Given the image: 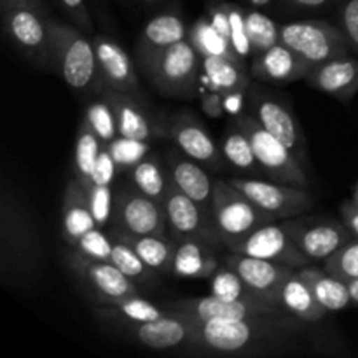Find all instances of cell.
Here are the masks:
<instances>
[{
	"instance_id": "cell-6",
	"label": "cell",
	"mask_w": 358,
	"mask_h": 358,
	"mask_svg": "<svg viewBox=\"0 0 358 358\" xmlns=\"http://www.w3.org/2000/svg\"><path fill=\"white\" fill-rule=\"evenodd\" d=\"M212 213L226 248L243 240L262 224L271 222V219L261 212L243 191H240L231 180L222 178L213 182Z\"/></svg>"
},
{
	"instance_id": "cell-40",
	"label": "cell",
	"mask_w": 358,
	"mask_h": 358,
	"mask_svg": "<svg viewBox=\"0 0 358 358\" xmlns=\"http://www.w3.org/2000/svg\"><path fill=\"white\" fill-rule=\"evenodd\" d=\"M112 240H114V238H112ZM110 262L114 266H117V268L121 269L131 282H135L140 289H142V287L154 285L157 275H159V273L152 271L129 245L122 243V241L119 240H114Z\"/></svg>"
},
{
	"instance_id": "cell-43",
	"label": "cell",
	"mask_w": 358,
	"mask_h": 358,
	"mask_svg": "<svg viewBox=\"0 0 358 358\" xmlns=\"http://www.w3.org/2000/svg\"><path fill=\"white\" fill-rule=\"evenodd\" d=\"M324 269L341 280L358 278V238L350 240L332 257L324 262Z\"/></svg>"
},
{
	"instance_id": "cell-54",
	"label": "cell",
	"mask_w": 358,
	"mask_h": 358,
	"mask_svg": "<svg viewBox=\"0 0 358 358\" xmlns=\"http://www.w3.org/2000/svg\"><path fill=\"white\" fill-rule=\"evenodd\" d=\"M247 3L250 7H255V9H269L276 3V0H247Z\"/></svg>"
},
{
	"instance_id": "cell-48",
	"label": "cell",
	"mask_w": 358,
	"mask_h": 358,
	"mask_svg": "<svg viewBox=\"0 0 358 358\" xmlns=\"http://www.w3.org/2000/svg\"><path fill=\"white\" fill-rule=\"evenodd\" d=\"M339 0H276V7L283 14L318 13L338 6Z\"/></svg>"
},
{
	"instance_id": "cell-39",
	"label": "cell",
	"mask_w": 358,
	"mask_h": 358,
	"mask_svg": "<svg viewBox=\"0 0 358 358\" xmlns=\"http://www.w3.org/2000/svg\"><path fill=\"white\" fill-rule=\"evenodd\" d=\"M245 20H247V31L248 41H250L252 58H255L261 52L268 51L269 48L278 44L280 24H276L264 10L250 7V9L245 10Z\"/></svg>"
},
{
	"instance_id": "cell-49",
	"label": "cell",
	"mask_w": 358,
	"mask_h": 358,
	"mask_svg": "<svg viewBox=\"0 0 358 358\" xmlns=\"http://www.w3.org/2000/svg\"><path fill=\"white\" fill-rule=\"evenodd\" d=\"M119 170L115 161L112 159L110 152L107 150V147H103L98 156L96 164L93 168V173H91V182L93 184H101V185H112L114 184L115 177H117ZM90 182V184H91Z\"/></svg>"
},
{
	"instance_id": "cell-12",
	"label": "cell",
	"mask_w": 358,
	"mask_h": 358,
	"mask_svg": "<svg viewBox=\"0 0 358 358\" xmlns=\"http://www.w3.org/2000/svg\"><path fill=\"white\" fill-rule=\"evenodd\" d=\"M103 324L121 338L129 339L143 348L161 350V352L187 348L191 339V324L187 317L171 310L166 317L156 320H108Z\"/></svg>"
},
{
	"instance_id": "cell-44",
	"label": "cell",
	"mask_w": 358,
	"mask_h": 358,
	"mask_svg": "<svg viewBox=\"0 0 358 358\" xmlns=\"http://www.w3.org/2000/svg\"><path fill=\"white\" fill-rule=\"evenodd\" d=\"M76 250L83 252L84 255H90L93 259L100 261H108L112 259V248H114V240L108 233H103L101 227H94L90 233L84 234L83 238L72 245Z\"/></svg>"
},
{
	"instance_id": "cell-58",
	"label": "cell",
	"mask_w": 358,
	"mask_h": 358,
	"mask_svg": "<svg viewBox=\"0 0 358 358\" xmlns=\"http://www.w3.org/2000/svg\"><path fill=\"white\" fill-rule=\"evenodd\" d=\"M121 2H122V3H126V2H128V0H121Z\"/></svg>"
},
{
	"instance_id": "cell-3",
	"label": "cell",
	"mask_w": 358,
	"mask_h": 358,
	"mask_svg": "<svg viewBox=\"0 0 358 358\" xmlns=\"http://www.w3.org/2000/svg\"><path fill=\"white\" fill-rule=\"evenodd\" d=\"M51 66L77 93L100 96L107 90L101 77L93 37L79 27L49 17Z\"/></svg>"
},
{
	"instance_id": "cell-7",
	"label": "cell",
	"mask_w": 358,
	"mask_h": 358,
	"mask_svg": "<svg viewBox=\"0 0 358 358\" xmlns=\"http://www.w3.org/2000/svg\"><path fill=\"white\" fill-rule=\"evenodd\" d=\"M280 42L294 49L313 66L353 52L341 27L325 20H301L280 24Z\"/></svg>"
},
{
	"instance_id": "cell-45",
	"label": "cell",
	"mask_w": 358,
	"mask_h": 358,
	"mask_svg": "<svg viewBox=\"0 0 358 358\" xmlns=\"http://www.w3.org/2000/svg\"><path fill=\"white\" fill-rule=\"evenodd\" d=\"M87 194H90L91 212L98 227H105L112 219V208H114V189L112 185L93 184L87 185Z\"/></svg>"
},
{
	"instance_id": "cell-5",
	"label": "cell",
	"mask_w": 358,
	"mask_h": 358,
	"mask_svg": "<svg viewBox=\"0 0 358 358\" xmlns=\"http://www.w3.org/2000/svg\"><path fill=\"white\" fill-rule=\"evenodd\" d=\"M65 262L93 306H112L124 297L140 294V287L112 262L84 255L73 247L65 255Z\"/></svg>"
},
{
	"instance_id": "cell-37",
	"label": "cell",
	"mask_w": 358,
	"mask_h": 358,
	"mask_svg": "<svg viewBox=\"0 0 358 358\" xmlns=\"http://www.w3.org/2000/svg\"><path fill=\"white\" fill-rule=\"evenodd\" d=\"M103 147L105 143L94 135V131L90 128V124L83 119L79 124V129H77L72 173L76 175L86 187L90 185L91 173H93V168L94 164H96V159Z\"/></svg>"
},
{
	"instance_id": "cell-29",
	"label": "cell",
	"mask_w": 358,
	"mask_h": 358,
	"mask_svg": "<svg viewBox=\"0 0 358 358\" xmlns=\"http://www.w3.org/2000/svg\"><path fill=\"white\" fill-rule=\"evenodd\" d=\"M108 234L114 240L129 245L152 271L159 273V275L171 273V264H173L175 250H177V240L168 238L166 234H163V236L161 234H142V236L128 234L124 231L115 229V227H110Z\"/></svg>"
},
{
	"instance_id": "cell-22",
	"label": "cell",
	"mask_w": 358,
	"mask_h": 358,
	"mask_svg": "<svg viewBox=\"0 0 358 358\" xmlns=\"http://www.w3.org/2000/svg\"><path fill=\"white\" fill-rule=\"evenodd\" d=\"M306 80L320 93L350 105L358 93V58L345 55L320 63L313 66Z\"/></svg>"
},
{
	"instance_id": "cell-50",
	"label": "cell",
	"mask_w": 358,
	"mask_h": 358,
	"mask_svg": "<svg viewBox=\"0 0 358 358\" xmlns=\"http://www.w3.org/2000/svg\"><path fill=\"white\" fill-rule=\"evenodd\" d=\"M199 100H201V107L205 114L212 119L222 117L224 114V96L215 90H205L199 93Z\"/></svg>"
},
{
	"instance_id": "cell-55",
	"label": "cell",
	"mask_w": 358,
	"mask_h": 358,
	"mask_svg": "<svg viewBox=\"0 0 358 358\" xmlns=\"http://www.w3.org/2000/svg\"><path fill=\"white\" fill-rule=\"evenodd\" d=\"M17 3H34V6H44V0H2V7L17 6Z\"/></svg>"
},
{
	"instance_id": "cell-46",
	"label": "cell",
	"mask_w": 358,
	"mask_h": 358,
	"mask_svg": "<svg viewBox=\"0 0 358 358\" xmlns=\"http://www.w3.org/2000/svg\"><path fill=\"white\" fill-rule=\"evenodd\" d=\"M338 24L345 31L352 51L358 55V0H339L336 6Z\"/></svg>"
},
{
	"instance_id": "cell-17",
	"label": "cell",
	"mask_w": 358,
	"mask_h": 358,
	"mask_svg": "<svg viewBox=\"0 0 358 358\" xmlns=\"http://www.w3.org/2000/svg\"><path fill=\"white\" fill-rule=\"evenodd\" d=\"M187 35V21L182 13L180 0H177L166 9L154 13L142 28L135 42V63L143 72L164 49L185 41Z\"/></svg>"
},
{
	"instance_id": "cell-8",
	"label": "cell",
	"mask_w": 358,
	"mask_h": 358,
	"mask_svg": "<svg viewBox=\"0 0 358 358\" xmlns=\"http://www.w3.org/2000/svg\"><path fill=\"white\" fill-rule=\"evenodd\" d=\"M2 23L17 51L37 66H51V35L45 7L17 3L2 7Z\"/></svg>"
},
{
	"instance_id": "cell-53",
	"label": "cell",
	"mask_w": 358,
	"mask_h": 358,
	"mask_svg": "<svg viewBox=\"0 0 358 358\" xmlns=\"http://www.w3.org/2000/svg\"><path fill=\"white\" fill-rule=\"evenodd\" d=\"M138 2L142 3L147 10H154V13H157V10L166 9L168 6L175 3L177 0H138Z\"/></svg>"
},
{
	"instance_id": "cell-23",
	"label": "cell",
	"mask_w": 358,
	"mask_h": 358,
	"mask_svg": "<svg viewBox=\"0 0 358 358\" xmlns=\"http://www.w3.org/2000/svg\"><path fill=\"white\" fill-rule=\"evenodd\" d=\"M107 90L138 93L140 84L131 56L108 35H91Z\"/></svg>"
},
{
	"instance_id": "cell-41",
	"label": "cell",
	"mask_w": 358,
	"mask_h": 358,
	"mask_svg": "<svg viewBox=\"0 0 358 358\" xmlns=\"http://www.w3.org/2000/svg\"><path fill=\"white\" fill-rule=\"evenodd\" d=\"M84 121L90 124L93 129L94 135L107 145L110 143L115 136H119L117 129V119H115L114 108L108 103L107 98L103 94L91 101L84 110Z\"/></svg>"
},
{
	"instance_id": "cell-2",
	"label": "cell",
	"mask_w": 358,
	"mask_h": 358,
	"mask_svg": "<svg viewBox=\"0 0 358 358\" xmlns=\"http://www.w3.org/2000/svg\"><path fill=\"white\" fill-rule=\"evenodd\" d=\"M42 268V241L35 217L20 189L7 177L0 187V278L14 289H28Z\"/></svg>"
},
{
	"instance_id": "cell-14",
	"label": "cell",
	"mask_w": 358,
	"mask_h": 358,
	"mask_svg": "<svg viewBox=\"0 0 358 358\" xmlns=\"http://www.w3.org/2000/svg\"><path fill=\"white\" fill-rule=\"evenodd\" d=\"M112 227L128 234H166V215L163 205L140 192L133 184L114 191Z\"/></svg>"
},
{
	"instance_id": "cell-35",
	"label": "cell",
	"mask_w": 358,
	"mask_h": 358,
	"mask_svg": "<svg viewBox=\"0 0 358 358\" xmlns=\"http://www.w3.org/2000/svg\"><path fill=\"white\" fill-rule=\"evenodd\" d=\"M170 310H161L150 301L138 296H129L117 301L112 306H93V315L103 324L108 320H129V322H147L156 318L166 317Z\"/></svg>"
},
{
	"instance_id": "cell-33",
	"label": "cell",
	"mask_w": 358,
	"mask_h": 358,
	"mask_svg": "<svg viewBox=\"0 0 358 358\" xmlns=\"http://www.w3.org/2000/svg\"><path fill=\"white\" fill-rule=\"evenodd\" d=\"M128 177L129 184L135 185L140 192L152 198L154 201L163 203L170 177H168L166 164L161 161L157 154L150 152L149 156L143 157L138 164H135L128 171Z\"/></svg>"
},
{
	"instance_id": "cell-47",
	"label": "cell",
	"mask_w": 358,
	"mask_h": 358,
	"mask_svg": "<svg viewBox=\"0 0 358 358\" xmlns=\"http://www.w3.org/2000/svg\"><path fill=\"white\" fill-rule=\"evenodd\" d=\"M58 2L76 27H79L86 34L93 35V17H91L87 0H58Z\"/></svg>"
},
{
	"instance_id": "cell-26",
	"label": "cell",
	"mask_w": 358,
	"mask_h": 358,
	"mask_svg": "<svg viewBox=\"0 0 358 358\" xmlns=\"http://www.w3.org/2000/svg\"><path fill=\"white\" fill-rule=\"evenodd\" d=\"M62 205L63 238L72 247L79 238L98 227L93 212H91L87 187L73 173L66 182Z\"/></svg>"
},
{
	"instance_id": "cell-57",
	"label": "cell",
	"mask_w": 358,
	"mask_h": 358,
	"mask_svg": "<svg viewBox=\"0 0 358 358\" xmlns=\"http://www.w3.org/2000/svg\"><path fill=\"white\" fill-rule=\"evenodd\" d=\"M203 2H205V9L210 10V9H213V7L220 6L222 2H226V0H203Z\"/></svg>"
},
{
	"instance_id": "cell-28",
	"label": "cell",
	"mask_w": 358,
	"mask_h": 358,
	"mask_svg": "<svg viewBox=\"0 0 358 358\" xmlns=\"http://www.w3.org/2000/svg\"><path fill=\"white\" fill-rule=\"evenodd\" d=\"M280 308L303 324H318L329 311L317 301L299 269H292L280 289Z\"/></svg>"
},
{
	"instance_id": "cell-15",
	"label": "cell",
	"mask_w": 358,
	"mask_h": 358,
	"mask_svg": "<svg viewBox=\"0 0 358 358\" xmlns=\"http://www.w3.org/2000/svg\"><path fill=\"white\" fill-rule=\"evenodd\" d=\"M250 103L255 119L261 122L262 128L268 129L283 145L289 147L290 152L297 157L303 166H308L310 156H308L306 136L292 108L285 101L266 93L261 87H255L250 93Z\"/></svg>"
},
{
	"instance_id": "cell-20",
	"label": "cell",
	"mask_w": 358,
	"mask_h": 358,
	"mask_svg": "<svg viewBox=\"0 0 358 358\" xmlns=\"http://www.w3.org/2000/svg\"><path fill=\"white\" fill-rule=\"evenodd\" d=\"M224 264L238 273L250 289L261 294L268 303L280 306V289L289 273L296 268L278 264V262L266 261V259L250 257V255L229 252L224 257Z\"/></svg>"
},
{
	"instance_id": "cell-9",
	"label": "cell",
	"mask_w": 358,
	"mask_h": 358,
	"mask_svg": "<svg viewBox=\"0 0 358 358\" xmlns=\"http://www.w3.org/2000/svg\"><path fill=\"white\" fill-rule=\"evenodd\" d=\"M236 119L243 126L247 135L250 136L259 166L269 180L308 189L310 180H308L306 175V166H303L297 161V157L290 152L289 147L283 145L275 135L262 128L255 115L243 114Z\"/></svg>"
},
{
	"instance_id": "cell-13",
	"label": "cell",
	"mask_w": 358,
	"mask_h": 358,
	"mask_svg": "<svg viewBox=\"0 0 358 358\" xmlns=\"http://www.w3.org/2000/svg\"><path fill=\"white\" fill-rule=\"evenodd\" d=\"M227 252L250 255V257L266 259L290 268H303L311 264L306 255L297 247L294 234L285 220H271L262 224L255 231L227 248Z\"/></svg>"
},
{
	"instance_id": "cell-18",
	"label": "cell",
	"mask_w": 358,
	"mask_h": 358,
	"mask_svg": "<svg viewBox=\"0 0 358 358\" xmlns=\"http://www.w3.org/2000/svg\"><path fill=\"white\" fill-rule=\"evenodd\" d=\"M164 136L203 166L213 171L222 170V150L192 112H177L171 115L164 126Z\"/></svg>"
},
{
	"instance_id": "cell-1",
	"label": "cell",
	"mask_w": 358,
	"mask_h": 358,
	"mask_svg": "<svg viewBox=\"0 0 358 358\" xmlns=\"http://www.w3.org/2000/svg\"><path fill=\"white\" fill-rule=\"evenodd\" d=\"M184 315V313H182ZM191 339L187 350L201 355H269L282 352L299 336L303 322L292 315L238 318V320H198L189 315Z\"/></svg>"
},
{
	"instance_id": "cell-16",
	"label": "cell",
	"mask_w": 358,
	"mask_h": 358,
	"mask_svg": "<svg viewBox=\"0 0 358 358\" xmlns=\"http://www.w3.org/2000/svg\"><path fill=\"white\" fill-rule=\"evenodd\" d=\"M290 231L294 234L297 247L301 248L311 264L325 262L345 247L350 240L355 238L345 222L320 217H303V219H287Z\"/></svg>"
},
{
	"instance_id": "cell-11",
	"label": "cell",
	"mask_w": 358,
	"mask_h": 358,
	"mask_svg": "<svg viewBox=\"0 0 358 358\" xmlns=\"http://www.w3.org/2000/svg\"><path fill=\"white\" fill-rule=\"evenodd\" d=\"M229 180L240 191H243L271 220L299 217L315 205L313 196L308 192V189L297 185L245 177H233Z\"/></svg>"
},
{
	"instance_id": "cell-24",
	"label": "cell",
	"mask_w": 358,
	"mask_h": 358,
	"mask_svg": "<svg viewBox=\"0 0 358 358\" xmlns=\"http://www.w3.org/2000/svg\"><path fill=\"white\" fill-rule=\"evenodd\" d=\"M164 164L170 180L180 189L184 194L194 199L198 205L212 212L213 182L210 175L203 170V164L189 157L180 149L168 150L164 156Z\"/></svg>"
},
{
	"instance_id": "cell-31",
	"label": "cell",
	"mask_w": 358,
	"mask_h": 358,
	"mask_svg": "<svg viewBox=\"0 0 358 358\" xmlns=\"http://www.w3.org/2000/svg\"><path fill=\"white\" fill-rule=\"evenodd\" d=\"M245 10L240 6L233 2H222L220 6L213 7V9L206 10L212 23L215 24L217 30L229 41L231 48H233L234 55L247 63V59H252L250 51V41H248L247 31V20H245Z\"/></svg>"
},
{
	"instance_id": "cell-56",
	"label": "cell",
	"mask_w": 358,
	"mask_h": 358,
	"mask_svg": "<svg viewBox=\"0 0 358 358\" xmlns=\"http://www.w3.org/2000/svg\"><path fill=\"white\" fill-rule=\"evenodd\" d=\"M346 283H348V290H350V296H352L353 304H358V278L346 280Z\"/></svg>"
},
{
	"instance_id": "cell-38",
	"label": "cell",
	"mask_w": 358,
	"mask_h": 358,
	"mask_svg": "<svg viewBox=\"0 0 358 358\" xmlns=\"http://www.w3.org/2000/svg\"><path fill=\"white\" fill-rule=\"evenodd\" d=\"M210 289H212L213 296L222 297V299L245 301V303L255 304L268 303L261 294H257L254 289H250L234 269H231L229 266L224 264V262L222 266L213 273L212 278H210Z\"/></svg>"
},
{
	"instance_id": "cell-21",
	"label": "cell",
	"mask_w": 358,
	"mask_h": 358,
	"mask_svg": "<svg viewBox=\"0 0 358 358\" xmlns=\"http://www.w3.org/2000/svg\"><path fill=\"white\" fill-rule=\"evenodd\" d=\"M311 70L313 65L283 42H278L268 51L252 58L250 63L252 77L261 83L276 84V86L306 79Z\"/></svg>"
},
{
	"instance_id": "cell-36",
	"label": "cell",
	"mask_w": 358,
	"mask_h": 358,
	"mask_svg": "<svg viewBox=\"0 0 358 358\" xmlns=\"http://www.w3.org/2000/svg\"><path fill=\"white\" fill-rule=\"evenodd\" d=\"M187 41L196 48V51L201 55V58H212V56H222V58H229L233 62L243 63L236 55H234L233 48H231L229 41L217 30L215 24L208 17V14L196 20L192 27H189ZM247 65V63H243Z\"/></svg>"
},
{
	"instance_id": "cell-27",
	"label": "cell",
	"mask_w": 358,
	"mask_h": 358,
	"mask_svg": "<svg viewBox=\"0 0 358 358\" xmlns=\"http://www.w3.org/2000/svg\"><path fill=\"white\" fill-rule=\"evenodd\" d=\"M217 250L219 247L201 240L177 241L171 275L178 278H212L213 273L222 266Z\"/></svg>"
},
{
	"instance_id": "cell-42",
	"label": "cell",
	"mask_w": 358,
	"mask_h": 358,
	"mask_svg": "<svg viewBox=\"0 0 358 358\" xmlns=\"http://www.w3.org/2000/svg\"><path fill=\"white\" fill-rule=\"evenodd\" d=\"M107 150L112 159L117 164L119 173H126L135 164H138L143 157L150 154V143L147 140L128 138V136H115L110 143H107Z\"/></svg>"
},
{
	"instance_id": "cell-19",
	"label": "cell",
	"mask_w": 358,
	"mask_h": 358,
	"mask_svg": "<svg viewBox=\"0 0 358 358\" xmlns=\"http://www.w3.org/2000/svg\"><path fill=\"white\" fill-rule=\"evenodd\" d=\"M168 310L177 313L189 315L198 320H238V318H255V317H278L289 315L280 306L269 303H245V301H229L217 297L213 294L205 297H189V299L173 301L168 304Z\"/></svg>"
},
{
	"instance_id": "cell-32",
	"label": "cell",
	"mask_w": 358,
	"mask_h": 358,
	"mask_svg": "<svg viewBox=\"0 0 358 358\" xmlns=\"http://www.w3.org/2000/svg\"><path fill=\"white\" fill-rule=\"evenodd\" d=\"M297 269H299L301 276L306 280V283L310 285L311 292L315 294L318 303L329 313L331 311H341L348 308L350 304H353L346 280L338 278V276L325 271L324 268H317L313 264L303 266V268Z\"/></svg>"
},
{
	"instance_id": "cell-25",
	"label": "cell",
	"mask_w": 358,
	"mask_h": 358,
	"mask_svg": "<svg viewBox=\"0 0 358 358\" xmlns=\"http://www.w3.org/2000/svg\"><path fill=\"white\" fill-rule=\"evenodd\" d=\"M103 96L114 108L117 119V129L121 136L136 140H147L152 136L163 135V129H157L149 117L147 108L140 103L136 93H124V91L105 90Z\"/></svg>"
},
{
	"instance_id": "cell-4",
	"label": "cell",
	"mask_w": 358,
	"mask_h": 358,
	"mask_svg": "<svg viewBox=\"0 0 358 358\" xmlns=\"http://www.w3.org/2000/svg\"><path fill=\"white\" fill-rule=\"evenodd\" d=\"M201 72V55L185 38L164 49L142 73L164 96L191 98L198 90Z\"/></svg>"
},
{
	"instance_id": "cell-51",
	"label": "cell",
	"mask_w": 358,
	"mask_h": 358,
	"mask_svg": "<svg viewBox=\"0 0 358 358\" xmlns=\"http://www.w3.org/2000/svg\"><path fill=\"white\" fill-rule=\"evenodd\" d=\"M343 222L352 229V233L358 238V201H346L341 206Z\"/></svg>"
},
{
	"instance_id": "cell-30",
	"label": "cell",
	"mask_w": 358,
	"mask_h": 358,
	"mask_svg": "<svg viewBox=\"0 0 358 358\" xmlns=\"http://www.w3.org/2000/svg\"><path fill=\"white\" fill-rule=\"evenodd\" d=\"M250 72V70H248ZM247 66L222 56L203 58V76L210 90L226 96H240L250 86Z\"/></svg>"
},
{
	"instance_id": "cell-34",
	"label": "cell",
	"mask_w": 358,
	"mask_h": 358,
	"mask_svg": "<svg viewBox=\"0 0 358 358\" xmlns=\"http://www.w3.org/2000/svg\"><path fill=\"white\" fill-rule=\"evenodd\" d=\"M220 150H222L224 159L233 164L236 170L245 171V173H255V171L261 170L254 147H252L250 136L247 135L243 126L238 122V119L227 124Z\"/></svg>"
},
{
	"instance_id": "cell-52",
	"label": "cell",
	"mask_w": 358,
	"mask_h": 358,
	"mask_svg": "<svg viewBox=\"0 0 358 358\" xmlns=\"http://www.w3.org/2000/svg\"><path fill=\"white\" fill-rule=\"evenodd\" d=\"M87 2H90L91 9L98 14V17H100L101 21H105V24H108L110 14H108L107 10V2H105V0H87Z\"/></svg>"
},
{
	"instance_id": "cell-10",
	"label": "cell",
	"mask_w": 358,
	"mask_h": 358,
	"mask_svg": "<svg viewBox=\"0 0 358 358\" xmlns=\"http://www.w3.org/2000/svg\"><path fill=\"white\" fill-rule=\"evenodd\" d=\"M161 205L173 240H201L219 248L224 247L213 213L184 194L171 180Z\"/></svg>"
}]
</instances>
